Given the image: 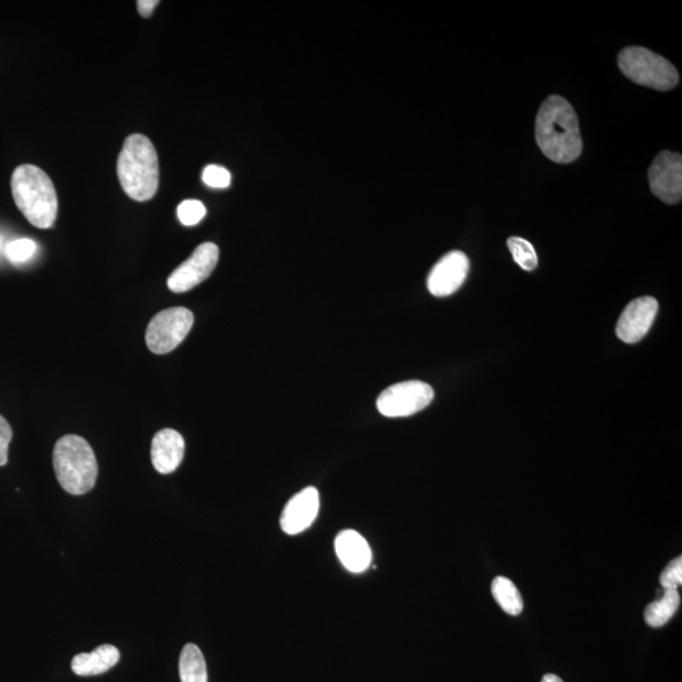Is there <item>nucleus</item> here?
<instances>
[{
  "instance_id": "a211bd4d",
  "label": "nucleus",
  "mask_w": 682,
  "mask_h": 682,
  "mask_svg": "<svg viewBox=\"0 0 682 682\" xmlns=\"http://www.w3.org/2000/svg\"><path fill=\"white\" fill-rule=\"evenodd\" d=\"M492 594L504 612L518 616L523 611V599L520 590L513 581L498 576L492 583Z\"/></svg>"
},
{
  "instance_id": "f03ea898",
  "label": "nucleus",
  "mask_w": 682,
  "mask_h": 682,
  "mask_svg": "<svg viewBox=\"0 0 682 682\" xmlns=\"http://www.w3.org/2000/svg\"><path fill=\"white\" fill-rule=\"evenodd\" d=\"M120 185L129 198L148 201L155 198L160 168L155 146L143 134H132L124 141L117 165Z\"/></svg>"
},
{
  "instance_id": "2eb2a0df",
  "label": "nucleus",
  "mask_w": 682,
  "mask_h": 682,
  "mask_svg": "<svg viewBox=\"0 0 682 682\" xmlns=\"http://www.w3.org/2000/svg\"><path fill=\"white\" fill-rule=\"evenodd\" d=\"M120 660V652L112 645H102L90 653H79L71 662V669L78 676H96L113 669Z\"/></svg>"
},
{
  "instance_id": "412c9836",
  "label": "nucleus",
  "mask_w": 682,
  "mask_h": 682,
  "mask_svg": "<svg viewBox=\"0 0 682 682\" xmlns=\"http://www.w3.org/2000/svg\"><path fill=\"white\" fill-rule=\"evenodd\" d=\"M206 208L199 200H185L177 208V218L185 227H194L205 218Z\"/></svg>"
},
{
  "instance_id": "9d476101",
  "label": "nucleus",
  "mask_w": 682,
  "mask_h": 682,
  "mask_svg": "<svg viewBox=\"0 0 682 682\" xmlns=\"http://www.w3.org/2000/svg\"><path fill=\"white\" fill-rule=\"evenodd\" d=\"M467 254L453 251L440 259L427 278V288L436 297H448L459 290L469 272Z\"/></svg>"
},
{
  "instance_id": "b1692460",
  "label": "nucleus",
  "mask_w": 682,
  "mask_h": 682,
  "mask_svg": "<svg viewBox=\"0 0 682 682\" xmlns=\"http://www.w3.org/2000/svg\"><path fill=\"white\" fill-rule=\"evenodd\" d=\"M13 437V431L8 421L0 416V467L7 464L8 449Z\"/></svg>"
},
{
  "instance_id": "1a4fd4ad",
  "label": "nucleus",
  "mask_w": 682,
  "mask_h": 682,
  "mask_svg": "<svg viewBox=\"0 0 682 682\" xmlns=\"http://www.w3.org/2000/svg\"><path fill=\"white\" fill-rule=\"evenodd\" d=\"M651 190L666 204L680 203L682 198V157L680 153L661 152L648 171Z\"/></svg>"
},
{
  "instance_id": "a878e982",
  "label": "nucleus",
  "mask_w": 682,
  "mask_h": 682,
  "mask_svg": "<svg viewBox=\"0 0 682 682\" xmlns=\"http://www.w3.org/2000/svg\"><path fill=\"white\" fill-rule=\"evenodd\" d=\"M7 240L6 237L2 233H0V257L4 256V251H6V246H7Z\"/></svg>"
},
{
  "instance_id": "6e6552de",
  "label": "nucleus",
  "mask_w": 682,
  "mask_h": 682,
  "mask_svg": "<svg viewBox=\"0 0 682 682\" xmlns=\"http://www.w3.org/2000/svg\"><path fill=\"white\" fill-rule=\"evenodd\" d=\"M218 261V246L214 243L201 244L195 249L192 256L168 277V288L176 294H184V292L192 290L213 273Z\"/></svg>"
},
{
  "instance_id": "f8f14e48",
  "label": "nucleus",
  "mask_w": 682,
  "mask_h": 682,
  "mask_svg": "<svg viewBox=\"0 0 682 682\" xmlns=\"http://www.w3.org/2000/svg\"><path fill=\"white\" fill-rule=\"evenodd\" d=\"M318 489L307 487L287 502L281 516V527L287 535H299L315 522L319 515Z\"/></svg>"
},
{
  "instance_id": "393cba45",
  "label": "nucleus",
  "mask_w": 682,
  "mask_h": 682,
  "mask_svg": "<svg viewBox=\"0 0 682 682\" xmlns=\"http://www.w3.org/2000/svg\"><path fill=\"white\" fill-rule=\"evenodd\" d=\"M158 3L160 2H157V0H139V2H137L138 11L141 13L142 17L148 18L151 16L152 12L155 11Z\"/></svg>"
},
{
  "instance_id": "6ab92c4d",
  "label": "nucleus",
  "mask_w": 682,
  "mask_h": 682,
  "mask_svg": "<svg viewBox=\"0 0 682 682\" xmlns=\"http://www.w3.org/2000/svg\"><path fill=\"white\" fill-rule=\"evenodd\" d=\"M508 248L511 251L515 262L525 271L536 270L539 266V258L532 244L528 240L520 237L508 239Z\"/></svg>"
},
{
  "instance_id": "423d86ee",
  "label": "nucleus",
  "mask_w": 682,
  "mask_h": 682,
  "mask_svg": "<svg viewBox=\"0 0 682 682\" xmlns=\"http://www.w3.org/2000/svg\"><path fill=\"white\" fill-rule=\"evenodd\" d=\"M192 325L194 314L185 307L158 312L146 331L147 347L158 355L170 353L189 335Z\"/></svg>"
},
{
  "instance_id": "7ed1b4c3",
  "label": "nucleus",
  "mask_w": 682,
  "mask_h": 682,
  "mask_svg": "<svg viewBox=\"0 0 682 682\" xmlns=\"http://www.w3.org/2000/svg\"><path fill=\"white\" fill-rule=\"evenodd\" d=\"M12 194L17 208L33 227L38 229L54 227L59 201L54 182L40 167L33 165L17 167L12 176Z\"/></svg>"
},
{
  "instance_id": "bb28decb",
  "label": "nucleus",
  "mask_w": 682,
  "mask_h": 682,
  "mask_svg": "<svg viewBox=\"0 0 682 682\" xmlns=\"http://www.w3.org/2000/svg\"><path fill=\"white\" fill-rule=\"evenodd\" d=\"M541 682H564V681L561 680L559 676L549 674L545 675L544 679H542Z\"/></svg>"
},
{
  "instance_id": "f257e3e1",
  "label": "nucleus",
  "mask_w": 682,
  "mask_h": 682,
  "mask_svg": "<svg viewBox=\"0 0 682 682\" xmlns=\"http://www.w3.org/2000/svg\"><path fill=\"white\" fill-rule=\"evenodd\" d=\"M535 133L542 153L556 163L574 162L583 151L578 117L568 100L559 95L542 103Z\"/></svg>"
},
{
  "instance_id": "f3484780",
  "label": "nucleus",
  "mask_w": 682,
  "mask_h": 682,
  "mask_svg": "<svg viewBox=\"0 0 682 682\" xmlns=\"http://www.w3.org/2000/svg\"><path fill=\"white\" fill-rule=\"evenodd\" d=\"M181 682H208L203 652L196 645H186L180 656Z\"/></svg>"
},
{
  "instance_id": "dca6fc26",
  "label": "nucleus",
  "mask_w": 682,
  "mask_h": 682,
  "mask_svg": "<svg viewBox=\"0 0 682 682\" xmlns=\"http://www.w3.org/2000/svg\"><path fill=\"white\" fill-rule=\"evenodd\" d=\"M680 607V594L677 590H665L660 600L647 605L645 609V621L648 626L657 628L665 626Z\"/></svg>"
},
{
  "instance_id": "ddd939ff",
  "label": "nucleus",
  "mask_w": 682,
  "mask_h": 682,
  "mask_svg": "<svg viewBox=\"0 0 682 682\" xmlns=\"http://www.w3.org/2000/svg\"><path fill=\"white\" fill-rule=\"evenodd\" d=\"M184 455L185 440L180 432L165 429L158 431L153 437L151 458L158 473H174L184 460Z\"/></svg>"
},
{
  "instance_id": "9b49d317",
  "label": "nucleus",
  "mask_w": 682,
  "mask_h": 682,
  "mask_svg": "<svg viewBox=\"0 0 682 682\" xmlns=\"http://www.w3.org/2000/svg\"><path fill=\"white\" fill-rule=\"evenodd\" d=\"M659 312V302L645 296L633 300L622 312L616 333L627 344H635L645 338Z\"/></svg>"
},
{
  "instance_id": "0eeeda50",
  "label": "nucleus",
  "mask_w": 682,
  "mask_h": 682,
  "mask_svg": "<svg viewBox=\"0 0 682 682\" xmlns=\"http://www.w3.org/2000/svg\"><path fill=\"white\" fill-rule=\"evenodd\" d=\"M434 397L430 384L406 381L384 389L378 397L377 408L386 417H408L425 410Z\"/></svg>"
},
{
  "instance_id": "4be33fe9",
  "label": "nucleus",
  "mask_w": 682,
  "mask_h": 682,
  "mask_svg": "<svg viewBox=\"0 0 682 682\" xmlns=\"http://www.w3.org/2000/svg\"><path fill=\"white\" fill-rule=\"evenodd\" d=\"M203 181L213 189H227L232 184V175L222 166L209 165L204 168Z\"/></svg>"
},
{
  "instance_id": "5701e85b",
  "label": "nucleus",
  "mask_w": 682,
  "mask_h": 682,
  "mask_svg": "<svg viewBox=\"0 0 682 682\" xmlns=\"http://www.w3.org/2000/svg\"><path fill=\"white\" fill-rule=\"evenodd\" d=\"M661 587L665 590H677L682 584V557L672 560L660 576Z\"/></svg>"
},
{
  "instance_id": "aec40b11",
  "label": "nucleus",
  "mask_w": 682,
  "mask_h": 682,
  "mask_svg": "<svg viewBox=\"0 0 682 682\" xmlns=\"http://www.w3.org/2000/svg\"><path fill=\"white\" fill-rule=\"evenodd\" d=\"M37 252L38 244L35 240L19 238L7 243L4 257L7 258L8 262L16 264V266H22V264L32 261L36 257Z\"/></svg>"
},
{
  "instance_id": "20e7f679",
  "label": "nucleus",
  "mask_w": 682,
  "mask_h": 682,
  "mask_svg": "<svg viewBox=\"0 0 682 682\" xmlns=\"http://www.w3.org/2000/svg\"><path fill=\"white\" fill-rule=\"evenodd\" d=\"M57 480L67 493L83 496L94 488L98 478V461L88 441L78 435H66L54 450Z\"/></svg>"
},
{
  "instance_id": "39448f33",
  "label": "nucleus",
  "mask_w": 682,
  "mask_h": 682,
  "mask_svg": "<svg viewBox=\"0 0 682 682\" xmlns=\"http://www.w3.org/2000/svg\"><path fill=\"white\" fill-rule=\"evenodd\" d=\"M618 65L629 80L647 88L666 91L679 83V72L675 66L647 48H624L618 56Z\"/></svg>"
},
{
  "instance_id": "4468645a",
  "label": "nucleus",
  "mask_w": 682,
  "mask_h": 682,
  "mask_svg": "<svg viewBox=\"0 0 682 682\" xmlns=\"http://www.w3.org/2000/svg\"><path fill=\"white\" fill-rule=\"evenodd\" d=\"M335 551L340 563L350 573L360 574L372 563V550L367 540L353 530L340 532L335 540Z\"/></svg>"
}]
</instances>
